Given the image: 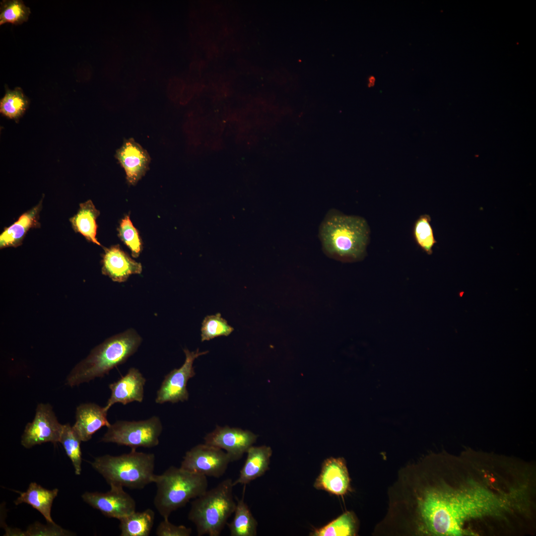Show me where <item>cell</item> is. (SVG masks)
Returning <instances> with one entry per match:
<instances>
[{
	"instance_id": "1",
	"label": "cell",
	"mask_w": 536,
	"mask_h": 536,
	"mask_svg": "<svg viewBox=\"0 0 536 536\" xmlns=\"http://www.w3.org/2000/svg\"><path fill=\"white\" fill-rule=\"evenodd\" d=\"M535 492L534 465L470 450L419 459L400 503L413 536H511L531 529Z\"/></svg>"
},
{
	"instance_id": "2",
	"label": "cell",
	"mask_w": 536,
	"mask_h": 536,
	"mask_svg": "<svg viewBox=\"0 0 536 536\" xmlns=\"http://www.w3.org/2000/svg\"><path fill=\"white\" fill-rule=\"evenodd\" d=\"M369 228L363 218L330 209L322 221L319 236L328 256L345 262L362 259L366 254Z\"/></svg>"
},
{
	"instance_id": "3",
	"label": "cell",
	"mask_w": 536,
	"mask_h": 536,
	"mask_svg": "<svg viewBox=\"0 0 536 536\" xmlns=\"http://www.w3.org/2000/svg\"><path fill=\"white\" fill-rule=\"evenodd\" d=\"M141 341V336L132 329L108 338L72 369L66 384L73 387L104 377L125 363L137 351Z\"/></svg>"
},
{
	"instance_id": "4",
	"label": "cell",
	"mask_w": 536,
	"mask_h": 536,
	"mask_svg": "<svg viewBox=\"0 0 536 536\" xmlns=\"http://www.w3.org/2000/svg\"><path fill=\"white\" fill-rule=\"evenodd\" d=\"M155 458L154 454L132 449L119 456L105 455L91 463L110 485L131 489H142L154 483Z\"/></svg>"
},
{
	"instance_id": "5",
	"label": "cell",
	"mask_w": 536,
	"mask_h": 536,
	"mask_svg": "<svg viewBox=\"0 0 536 536\" xmlns=\"http://www.w3.org/2000/svg\"><path fill=\"white\" fill-rule=\"evenodd\" d=\"M232 483L231 478L224 479L192 502L188 519L196 526L198 536L220 535L236 506Z\"/></svg>"
},
{
	"instance_id": "6",
	"label": "cell",
	"mask_w": 536,
	"mask_h": 536,
	"mask_svg": "<svg viewBox=\"0 0 536 536\" xmlns=\"http://www.w3.org/2000/svg\"><path fill=\"white\" fill-rule=\"evenodd\" d=\"M154 483L157 489L153 504L164 519H168L173 512L202 494L208 486L206 476L175 466L156 474Z\"/></svg>"
},
{
	"instance_id": "7",
	"label": "cell",
	"mask_w": 536,
	"mask_h": 536,
	"mask_svg": "<svg viewBox=\"0 0 536 536\" xmlns=\"http://www.w3.org/2000/svg\"><path fill=\"white\" fill-rule=\"evenodd\" d=\"M162 431V424L157 416L140 421L118 420L107 427L101 441L128 446L133 450L152 448L159 444Z\"/></svg>"
},
{
	"instance_id": "8",
	"label": "cell",
	"mask_w": 536,
	"mask_h": 536,
	"mask_svg": "<svg viewBox=\"0 0 536 536\" xmlns=\"http://www.w3.org/2000/svg\"><path fill=\"white\" fill-rule=\"evenodd\" d=\"M230 463V459L226 452L204 443L188 451L180 467L192 473L218 478L224 474Z\"/></svg>"
},
{
	"instance_id": "9",
	"label": "cell",
	"mask_w": 536,
	"mask_h": 536,
	"mask_svg": "<svg viewBox=\"0 0 536 536\" xmlns=\"http://www.w3.org/2000/svg\"><path fill=\"white\" fill-rule=\"evenodd\" d=\"M184 352L186 356L184 364L179 368L172 370L165 376L157 392L156 403L162 404L169 402L174 403L188 400L187 384L188 380L196 374L193 366L194 360L208 351L200 352L199 349L195 351H190L185 348Z\"/></svg>"
},
{
	"instance_id": "10",
	"label": "cell",
	"mask_w": 536,
	"mask_h": 536,
	"mask_svg": "<svg viewBox=\"0 0 536 536\" xmlns=\"http://www.w3.org/2000/svg\"><path fill=\"white\" fill-rule=\"evenodd\" d=\"M63 424H61L49 403H39L32 422L28 423L21 436V444L26 448L51 442H59Z\"/></svg>"
},
{
	"instance_id": "11",
	"label": "cell",
	"mask_w": 536,
	"mask_h": 536,
	"mask_svg": "<svg viewBox=\"0 0 536 536\" xmlns=\"http://www.w3.org/2000/svg\"><path fill=\"white\" fill-rule=\"evenodd\" d=\"M106 493L85 492L81 496L83 501L109 518L118 520L135 511L134 499L124 490V487L110 485Z\"/></svg>"
},
{
	"instance_id": "12",
	"label": "cell",
	"mask_w": 536,
	"mask_h": 536,
	"mask_svg": "<svg viewBox=\"0 0 536 536\" xmlns=\"http://www.w3.org/2000/svg\"><path fill=\"white\" fill-rule=\"evenodd\" d=\"M258 436L250 430L217 425L204 438L205 443L225 450L231 462L240 460L256 441Z\"/></svg>"
},
{
	"instance_id": "13",
	"label": "cell",
	"mask_w": 536,
	"mask_h": 536,
	"mask_svg": "<svg viewBox=\"0 0 536 536\" xmlns=\"http://www.w3.org/2000/svg\"><path fill=\"white\" fill-rule=\"evenodd\" d=\"M115 157L125 170L127 181L131 185H135L149 169L148 153L133 138L124 140Z\"/></svg>"
},
{
	"instance_id": "14",
	"label": "cell",
	"mask_w": 536,
	"mask_h": 536,
	"mask_svg": "<svg viewBox=\"0 0 536 536\" xmlns=\"http://www.w3.org/2000/svg\"><path fill=\"white\" fill-rule=\"evenodd\" d=\"M314 486L333 495L346 494L350 490V479L345 460L333 457L325 460Z\"/></svg>"
},
{
	"instance_id": "15",
	"label": "cell",
	"mask_w": 536,
	"mask_h": 536,
	"mask_svg": "<svg viewBox=\"0 0 536 536\" xmlns=\"http://www.w3.org/2000/svg\"><path fill=\"white\" fill-rule=\"evenodd\" d=\"M145 382L146 379L139 370L131 367L124 376L109 384L111 394L105 409L108 411L116 403L126 405L133 402H141L144 398Z\"/></svg>"
},
{
	"instance_id": "16",
	"label": "cell",
	"mask_w": 536,
	"mask_h": 536,
	"mask_svg": "<svg viewBox=\"0 0 536 536\" xmlns=\"http://www.w3.org/2000/svg\"><path fill=\"white\" fill-rule=\"evenodd\" d=\"M102 257V274L115 282H125L131 275L142 271L141 264L131 258L119 245L104 248Z\"/></svg>"
},
{
	"instance_id": "17",
	"label": "cell",
	"mask_w": 536,
	"mask_h": 536,
	"mask_svg": "<svg viewBox=\"0 0 536 536\" xmlns=\"http://www.w3.org/2000/svg\"><path fill=\"white\" fill-rule=\"evenodd\" d=\"M107 412L104 407L92 402L81 403L76 407L75 422L72 427L82 442L89 441L100 428L111 425Z\"/></svg>"
},
{
	"instance_id": "18",
	"label": "cell",
	"mask_w": 536,
	"mask_h": 536,
	"mask_svg": "<svg viewBox=\"0 0 536 536\" xmlns=\"http://www.w3.org/2000/svg\"><path fill=\"white\" fill-rule=\"evenodd\" d=\"M42 207V200L36 206L22 214L12 224L5 227L0 235V248H15L21 245L30 229L39 228V215Z\"/></svg>"
},
{
	"instance_id": "19",
	"label": "cell",
	"mask_w": 536,
	"mask_h": 536,
	"mask_svg": "<svg viewBox=\"0 0 536 536\" xmlns=\"http://www.w3.org/2000/svg\"><path fill=\"white\" fill-rule=\"evenodd\" d=\"M245 463L240 471L237 479L233 481V486L241 484L246 485L262 476L269 469L272 451L267 446H252L247 451Z\"/></svg>"
},
{
	"instance_id": "20",
	"label": "cell",
	"mask_w": 536,
	"mask_h": 536,
	"mask_svg": "<svg viewBox=\"0 0 536 536\" xmlns=\"http://www.w3.org/2000/svg\"><path fill=\"white\" fill-rule=\"evenodd\" d=\"M59 490L46 489L36 482H31L25 492H20V496L14 501L16 505L25 503L38 511L48 523L55 524L52 519L51 512L53 501Z\"/></svg>"
},
{
	"instance_id": "21",
	"label": "cell",
	"mask_w": 536,
	"mask_h": 536,
	"mask_svg": "<svg viewBox=\"0 0 536 536\" xmlns=\"http://www.w3.org/2000/svg\"><path fill=\"white\" fill-rule=\"evenodd\" d=\"M99 215L100 211L89 200L79 204L77 213L69 218V221L75 232L81 234L88 241L102 246L96 239V220Z\"/></svg>"
},
{
	"instance_id": "22",
	"label": "cell",
	"mask_w": 536,
	"mask_h": 536,
	"mask_svg": "<svg viewBox=\"0 0 536 536\" xmlns=\"http://www.w3.org/2000/svg\"><path fill=\"white\" fill-rule=\"evenodd\" d=\"M242 496L237 499L233 520L227 525L231 536H255L258 522L244 501L246 485H244Z\"/></svg>"
},
{
	"instance_id": "23",
	"label": "cell",
	"mask_w": 536,
	"mask_h": 536,
	"mask_svg": "<svg viewBox=\"0 0 536 536\" xmlns=\"http://www.w3.org/2000/svg\"><path fill=\"white\" fill-rule=\"evenodd\" d=\"M155 513L151 509L134 511L120 521L121 536H148L154 525Z\"/></svg>"
},
{
	"instance_id": "24",
	"label": "cell",
	"mask_w": 536,
	"mask_h": 536,
	"mask_svg": "<svg viewBox=\"0 0 536 536\" xmlns=\"http://www.w3.org/2000/svg\"><path fill=\"white\" fill-rule=\"evenodd\" d=\"M358 521L354 513L346 511L324 527L315 530L313 536H354L357 534Z\"/></svg>"
},
{
	"instance_id": "25",
	"label": "cell",
	"mask_w": 536,
	"mask_h": 536,
	"mask_svg": "<svg viewBox=\"0 0 536 536\" xmlns=\"http://www.w3.org/2000/svg\"><path fill=\"white\" fill-rule=\"evenodd\" d=\"M28 105V99L21 88L16 87L11 90L6 87L5 95L0 101V112L17 122L23 115Z\"/></svg>"
},
{
	"instance_id": "26",
	"label": "cell",
	"mask_w": 536,
	"mask_h": 536,
	"mask_svg": "<svg viewBox=\"0 0 536 536\" xmlns=\"http://www.w3.org/2000/svg\"><path fill=\"white\" fill-rule=\"evenodd\" d=\"M81 440L69 423L63 424L59 442L63 445L66 453L70 459L76 475L81 471Z\"/></svg>"
},
{
	"instance_id": "27",
	"label": "cell",
	"mask_w": 536,
	"mask_h": 536,
	"mask_svg": "<svg viewBox=\"0 0 536 536\" xmlns=\"http://www.w3.org/2000/svg\"><path fill=\"white\" fill-rule=\"evenodd\" d=\"M0 25L4 23L19 25L28 20L30 9L21 0H3L0 2Z\"/></svg>"
},
{
	"instance_id": "28",
	"label": "cell",
	"mask_w": 536,
	"mask_h": 536,
	"mask_svg": "<svg viewBox=\"0 0 536 536\" xmlns=\"http://www.w3.org/2000/svg\"><path fill=\"white\" fill-rule=\"evenodd\" d=\"M430 222L428 214L421 215L415 221L413 229L416 244L428 255L432 254V248L437 243Z\"/></svg>"
},
{
	"instance_id": "29",
	"label": "cell",
	"mask_w": 536,
	"mask_h": 536,
	"mask_svg": "<svg viewBox=\"0 0 536 536\" xmlns=\"http://www.w3.org/2000/svg\"><path fill=\"white\" fill-rule=\"evenodd\" d=\"M234 328L221 317V314L208 315L202 321L201 327V340H209L220 336H228Z\"/></svg>"
},
{
	"instance_id": "30",
	"label": "cell",
	"mask_w": 536,
	"mask_h": 536,
	"mask_svg": "<svg viewBox=\"0 0 536 536\" xmlns=\"http://www.w3.org/2000/svg\"><path fill=\"white\" fill-rule=\"evenodd\" d=\"M118 230L119 237L131 250L132 257L137 258L142 251L141 240L129 215L122 219Z\"/></svg>"
},
{
	"instance_id": "31",
	"label": "cell",
	"mask_w": 536,
	"mask_h": 536,
	"mask_svg": "<svg viewBox=\"0 0 536 536\" xmlns=\"http://www.w3.org/2000/svg\"><path fill=\"white\" fill-rule=\"evenodd\" d=\"M192 532L191 528L184 525H174L168 519L161 521L156 530L157 536H190Z\"/></svg>"
},
{
	"instance_id": "32",
	"label": "cell",
	"mask_w": 536,
	"mask_h": 536,
	"mask_svg": "<svg viewBox=\"0 0 536 536\" xmlns=\"http://www.w3.org/2000/svg\"><path fill=\"white\" fill-rule=\"evenodd\" d=\"M35 524L29 527L25 535L28 536H67L70 533L66 531L56 524L49 523V526Z\"/></svg>"
},
{
	"instance_id": "33",
	"label": "cell",
	"mask_w": 536,
	"mask_h": 536,
	"mask_svg": "<svg viewBox=\"0 0 536 536\" xmlns=\"http://www.w3.org/2000/svg\"><path fill=\"white\" fill-rule=\"evenodd\" d=\"M186 84L183 79L174 77L169 81L167 87L168 94L172 100L180 98Z\"/></svg>"
},
{
	"instance_id": "34",
	"label": "cell",
	"mask_w": 536,
	"mask_h": 536,
	"mask_svg": "<svg viewBox=\"0 0 536 536\" xmlns=\"http://www.w3.org/2000/svg\"><path fill=\"white\" fill-rule=\"evenodd\" d=\"M195 93L194 85H186L180 98V103L185 105L193 97Z\"/></svg>"
},
{
	"instance_id": "35",
	"label": "cell",
	"mask_w": 536,
	"mask_h": 536,
	"mask_svg": "<svg viewBox=\"0 0 536 536\" xmlns=\"http://www.w3.org/2000/svg\"><path fill=\"white\" fill-rule=\"evenodd\" d=\"M201 64L197 62H193L190 65V73L193 78H199L201 74Z\"/></svg>"
},
{
	"instance_id": "36",
	"label": "cell",
	"mask_w": 536,
	"mask_h": 536,
	"mask_svg": "<svg viewBox=\"0 0 536 536\" xmlns=\"http://www.w3.org/2000/svg\"><path fill=\"white\" fill-rule=\"evenodd\" d=\"M375 83V78L374 76H371L368 79V85L369 87L374 86Z\"/></svg>"
}]
</instances>
